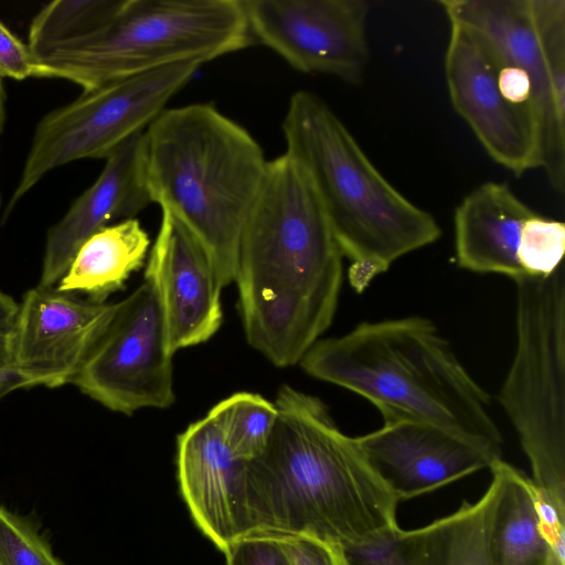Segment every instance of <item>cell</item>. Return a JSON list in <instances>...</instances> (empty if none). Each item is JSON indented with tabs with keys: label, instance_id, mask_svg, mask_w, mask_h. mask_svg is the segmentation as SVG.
Listing matches in <instances>:
<instances>
[{
	"label": "cell",
	"instance_id": "cell-1",
	"mask_svg": "<svg viewBox=\"0 0 565 565\" xmlns=\"http://www.w3.org/2000/svg\"><path fill=\"white\" fill-rule=\"evenodd\" d=\"M342 257L301 164L286 152L268 160L234 282L246 341L275 366L299 363L331 326Z\"/></svg>",
	"mask_w": 565,
	"mask_h": 565
},
{
	"label": "cell",
	"instance_id": "cell-2",
	"mask_svg": "<svg viewBox=\"0 0 565 565\" xmlns=\"http://www.w3.org/2000/svg\"><path fill=\"white\" fill-rule=\"evenodd\" d=\"M274 403L269 438L246 460V535H309L343 547L399 527V500L320 398L282 385Z\"/></svg>",
	"mask_w": 565,
	"mask_h": 565
},
{
	"label": "cell",
	"instance_id": "cell-3",
	"mask_svg": "<svg viewBox=\"0 0 565 565\" xmlns=\"http://www.w3.org/2000/svg\"><path fill=\"white\" fill-rule=\"evenodd\" d=\"M299 364L310 376L370 401L384 423L436 425L501 458L503 440L488 412L489 394L427 318L362 322L317 341Z\"/></svg>",
	"mask_w": 565,
	"mask_h": 565
},
{
	"label": "cell",
	"instance_id": "cell-4",
	"mask_svg": "<svg viewBox=\"0 0 565 565\" xmlns=\"http://www.w3.org/2000/svg\"><path fill=\"white\" fill-rule=\"evenodd\" d=\"M152 203L210 257L222 288L235 280L242 235L268 160L257 140L211 104L166 108L143 131Z\"/></svg>",
	"mask_w": 565,
	"mask_h": 565
},
{
	"label": "cell",
	"instance_id": "cell-5",
	"mask_svg": "<svg viewBox=\"0 0 565 565\" xmlns=\"http://www.w3.org/2000/svg\"><path fill=\"white\" fill-rule=\"evenodd\" d=\"M281 128L285 152L307 172L358 294L399 257L440 237L435 217L383 177L321 97L292 94Z\"/></svg>",
	"mask_w": 565,
	"mask_h": 565
},
{
	"label": "cell",
	"instance_id": "cell-6",
	"mask_svg": "<svg viewBox=\"0 0 565 565\" xmlns=\"http://www.w3.org/2000/svg\"><path fill=\"white\" fill-rule=\"evenodd\" d=\"M252 38L243 0H122L99 26L35 60L40 77L89 92L174 64L202 65Z\"/></svg>",
	"mask_w": 565,
	"mask_h": 565
},
{
	"label": "cell",
	"instance_id": "cell-7",
	"mask_svg": "<svg viewBox=\"0 0 565 565\" xmlns=\"http://www.w3.org/2000/svg\"><path fill=\"white\" fill-rule=\"evenodd\" d=\"M516 285V350L499 393L539 493L565 509V273Z\"/></svg>",
	"mask_w": 565,
	"mask_h": 565
},
{
	"label": "cell",
	"instance_id": "cell-8",
	"mask_svg": "<svg viewBox=\"0 0 565 565\" xmlns=\"http://www.w3.org/2000/svg\"><path fill=\"white\" fill-rule=\"evenodd\" d=\"M200 66L180 63L115 81L45 115L35 127L4 218L50 171L76 160L106 159L143 131Z\"/></svg>",
	"mask_w": 565,
	"mask_h": 565
},
{
	"label": "cell",
	"instance_id": "cell-9",
	"mask_svg": "<svg viewBox=\"0 0 565 565\" xmlns=\"http://www.w3.org/2000/svg\"><path fill=\"white\" fill-rule=\"evenodd\" d=\"M449 23L481 33L536 89L541 168L555 191L565 186V1L441 0Z\"/></svg>",
	"mask_w": 565,
	"mask_h": 565
},
{
	"label": "cell",
	"instance_id": "cell-10",
	"mask_svg": "<svg viewBox=\"0 0 565 565\" xmlns=\"http://www.w3.org/2000/svg\"><path fill=\"white\" fill-rule=\"evenodd\" d=\"M172 358L157 298L143 281L115 303L110 321L72 384L127 416L145 408L164 409L175 401Z\"/></svg>",
	"mask_w": 565,
	"mask_h": 565
},
{
	"label": "cell",
	"instance_id": "cell-11",
	"mask_svg": "<svg viewBox=\"0 0 565 565\" xmlns=\"http://www.w3.org/2000/svg\"><path fill=\"white\" fill-rule=\"evenodd\" d=\"M249 30L302 73L362 82L369 63L365 0H243Z\"/></svg>",
	"mask_w": 565,
	"mask_h": 565
},
{
	"label": "cell",
	"instance_id": "cell-12",
	"mask_svg": "<svg viewBox=\"0 0 565 565\" xmlns=\"http://www.w3.org/2000/svg\"><path fill=\"white\" fill-rule=\"evenodd\" d=\"M500 56L478 31L450 23L445 76L455 110L488 154L515 175L541 168L535 110L512 103L499 85Z\"/></svg>",
	"mask_w": 565,
	"mask_h": 565
},
{
	"label": "cell",
	"instance_id": "cell-13",
	"mask_svg": "<svg viewBox=\"0 0 565 565\" xmlns=\"http://www.w3.org/2000/svg\"><path fill=\"white\" fill-rule=\"evenodd\" d=\"M115 303L82 299L38 284L23 296L10 339L11 366L31 386L72 383L99 339Z\"/></svg>",
	"mask_w": 565,
	"mask_h": 565
},
{
	"label": "cell",
	"instance_id": "cell-14",
	"mask_svg": "<svg viewBox=\"0 0 565 565\" xmlns=\"http://www.w3.org/2000/svg\"><path fill=\"white\" fill-rule=\"evenodd\" d=\"M145 281L152 288L171 354L209 341L223 321L214 266L196 239L171 214L161 211Z\"/></svg>",
	"mask_w": 565,
	"mask_h": 565
},
{
	"label": "cell",
	"instance_id": "cell-15",
	"mask_svg": "<svg viewBox=\"0 0 565 565\" xmlns=\"http://www.w3.org/2000/svg\"><path fill=\"white\" fill-rule=\"evenodd\" d=\"M355 440L399 502L435 491L502 459L467 438L419 420L384 423L382 428Z\"/></svg>",
	"mask_w": 565,
	"mask_h": 565
},
{
	"label": "cell",
	"instance_id": "cell-16",
	"mask_svg": "<svg viewBox=\"0 0 565 565\" xmlns=\"http://www.w3.org/2000/svg\"><path fill=\"white\" fill-rule=\"evenodd\" d=\"M143 131L127 139L106 158L96 181L50 227L40 285L56 286L89 236L111 221L135 218L152 203L146 177Z\"/></svg>",
	"mask_w": 565,
	"mask_h": 565
},
{
	"label": "cell",
	"instance_id": "cell-17",
	"mask_svg": "<svg viewBox=\"0 0 565 565\" xmlns=\"http://www.w3.org/2000/svg\"><path fill=\"white\" fill-rule=\"evenodd\" d=\"M246 460L227 447L206 415L177 438V476L188 509L202 533L222 552L246 535Z\"/></svg>",
	"mask_w": 565,
	"mask_h": 565
},
{
	"label": "cell",
	"instance_id": "cell-18",
	"mask_svg": "<svg viewBox=\"0 0 565 565\" xmlns=\"http://www.w3.org/2000/svg\"><path fill=\"white\" fill-rule=\"evenodd\" d=\"M534 213L505 183L490 181L477 186L454 215L458 266L513 280L524 276L518 250L523 225Z\"/></svg>",
	"mask_w": 565,
	"mask_h": 565
},
{
	"label": "cell",
	"instance_id": "cell-19",
	"mask_svg": "<svg viewBox=\"0 0 565 565\" xmlns=\"http://www.w3.org/2000/svg\"><path fill=\"white\" fill-rule=\"evenodd\" d=\"M500 493L489 531L490 565H547L554 546L565 541V525L542 527L532 480L502 459L491 467Z\"/></svg>",
	"mask_w": 565,
	"mask_h": 565
},
{
	"label": "cell",
	"instance_id": "cell-20",
	"mask_svg": "<svg viewBox=\"0 0 565 565\" xmlns=\"http://www.w3.org/2000/svg\"><path fill=\"white\" fill-rule=\"evenodd\" d=\"M149 246V236L136 218L105 226L81 245L55 287L105 302L143 265Z\"/></svg>",
	"mask_w": 565,
	"mask_h": 565
},
{
	"label": "cell",
	"instance_id": "cell-21",
	"mask_svg": "<svg viewBox=\"0 0 565 565\" xmlns=\"http://www.w3.org/2000/svg\"><path fill=\"white\" fill-rule=\"evenodd\" d=\"M491 472L479 500L465 501L454 513L407 530L406 565H490V522L500 493V478Z\"/></svg>",
	"mask_w": 565,
	"mask_h": 565
},
{
	"label": "cell",
	"instance_id": "cell-22",
	"mask_svg": "<svg viewBox=\"0 0 565 565\" xmlns=\"http://www.w3.org/2000/svg\"><path fill=\"white\" fill-rule=\"evenodd\" d=\"M234 456L249 460L265 447L277 419L274 402L252 392H237L206 414Z\"/></svg>",
	"mask_w": 565,
	"mask_h": 565
},
{
	"label": "cell",
	"instance_id": "cell-23",
	"mask_svg": "<svg viewBox=\"0 0 565 565\" xmlns=\"http://www.w3.org/2000/svg\"><path fill=\"white\" fill-rule=\"evenodd\" d=\"M122 0H57L33 18L28 45L34 58L76 40L104 23Z\"/></svg>",
	"mask_w": 565,
	"mask_h": 565
},
{
	"label": "cell",
	"instance_id": "cell-24",
	"mask_svg": "<svg viewBox=\"0 0 565 565\" xmlns=\"http://www.w3.org/2000/svg\"><path fill=\"white\" fill-rule=\"evenodd\" d=\"M565 254V224L534 213L523 225L518 257L525 275L548 276Z\"/></svg>",
	"mask_w": 565,
	"mask_h": 565
},
{
	"label": "cell",
	"instance_id": "cell-25",
	"mask_svg": "<svg viewBox=\"0 0 565 565\" xmlns=\"http://www.w3.org/2000/svg\"><path fill=\"white\" fill-rule=\"evenodd\" d=\"M0 565H64L26 519L0 505Z\"/></svg>",
	"mask_w": 565,
	"mask_h": 565
},
{
	"label": "cell",
	"instance_id": "cell-26",
	"mask_svg": "<svg viewBox=\"0 0 565 565\" xmlns=\"http://www.w3.org/2000/svg\"><path fill=\"white\" fill-rule=\"evenodd\" d=\"M270 534L291 565H348L343 547L338 544L309 535Z\"/></svg>",
	"mask_w": 565,
	"mask_h": 565
},
{
	"label": "cell",
	"instance_id": "cell-27",
	"mask_svg": "<svg viewBox=\"0 0 565 565\" xmlns=\"http://www.w3.org/2000/svg\"><path fill=\"white\" fill-rule=\"evenodd\" d=\"M223 553L227 565H291L278 541L267 532L238 537Z\"/></svg>",
	"mask_w": 565,
	"mask_h": 565
},
{
	"label": "cell",
	"instance_id": "cell-28",
	"mask_svg": "<svg viewBox=\"0 0 565 565\" xmlns=\"http://www.w3.org/2000/svg\"><path fill=\"white\" fill-rule=\"evenodd\" d=\"M0 76L15 81L40 77V66L24 44L0 20Z\"/></svg>",
	"mask_w": 565,
	"mask_h": 565
},
{
	"label": "cell",
	"instance_id": "cell-29",
	"mask_svg": "<svg viewBox=\"0 0 565 565\" xmlns=\"http://www.w3.org/2000/svg\"><path fill=\"white\" fill-rule=\"evenodd\" d=\"M19 315V303L0 290V339L10 340Z\"/></svg>",
	"mask_w": 565,
	"mask_h": 565
},
{
	"label": "cell",
	"instance_id": "cell-30",
	"mask_svg": "<svg viewBox=\"0 0 565 565\" xmlns=\"http://www.w3.org/2000/svg\"><path fill=\"white\" fill-rule=\"evenodd\" d=\"M30 386L29 380L14 367L0 369V399L15 390Z\"/></svg>",
	"mask_w": 565,
	"mask_h": 565
},
{
	"label": "cell",
	"instance_id": "cell-31",
	"mask_svg": "<svg viewBox=\"0 0 565 565\" xmlns=\"http://www.w3.org/2000/svg\"><path fill=\"white\" fill-rule=\"evenodd\" d=\"M11 366L10 340L0 339V369Z\"/></svg>",
	"mask_w": 565,
	"mask_h": 565
},
{
	"label": "cell",
	"instance_id": "cell-32",
	"mask_svg": "<svg viewBox=\"0 0 565 565\" xmlns=\"http://www.w3.org/2000/svg\"><path fill=\"white\" fill-rule=\"evenodd\" d=\"M3 78L0 76V137L2 134L3 125H4V118H6V111H4V89H3ZM2 204V194H1V186H0V206Z\"/></svg>",
	"mask_w": 565,
	"mask_h": 565
}]
</instances>
